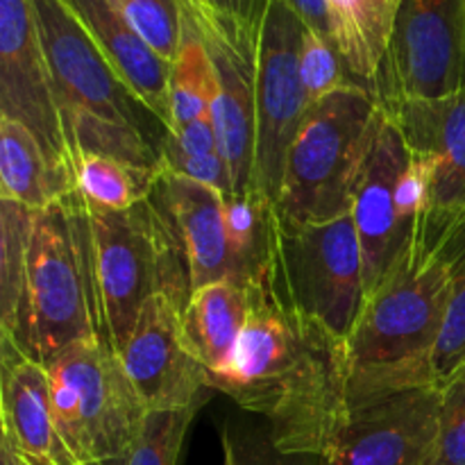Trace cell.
<instances>
[{
    "label": "cell",
    "instance_id": "1",
    "mask_svg": "<svg viewBox=\"0 0 465 465\" xmlns=\"http://www.w3.org/2000/svg\"><path fill=\"white\" fill-rule=\"evenodd\" d=\"M209 372V371H207ZM348 348L322 322L262 298L209 389L266 418L282 452L321 457L350 416Z\"/></svg>",
    "mask_w": 465,
    "mask_h": 465
},
{
    "label": "cell",
    "instance_id": "2",
    "mask_svg": "<svg viewBox=\"0 0 465 465\" xmlns=\"http://www.w3.org/2000/svg\"><path fill=\"white\" fill-rule=\"evenodd\" d=\"M457 227V218L427 212L402 262L366 295L345 339L350 409L436 386L431 363L452 291Z\"/></svg>",
    "mask_w": 465,
    "mask_h": 465
},
{
    "label": "cell",
    "instance_id": "3",
    "mask_svg": "<svg viewBox=\"0 0 465 465\" xmlns=\"http://www.w3.org/2000/svg\"><path fill=\"white\" fill-rule=\"evenodd\" d=\"M68 153H95L162 171L168 127L121 80L64 0H30Z\"/></svg>",
    "mask_w": 465,
    "mask_h": 465
},
{
    "label": "cell",
    "instance_id": "4",
    "mask_svg": "<svg viewBox=\"0 0 465 465\" xmlns=\"http://www.w3.org/2000/svg\"><path fill=\"white\" fill-rule=\"evenodd\" d=\"M9 339L45 366L80 341L103 339L91 266L89 212L77 191L32 212L25 277Z\"/></svg>",
    "mask_w": 465,
    "mask_h": 465
},
{
    "label": "cell",
    "instance_id": "5",
    "mask_svg": "<svg viewBox=\"0 0 465 465\" xmlns=\"http://www.w3.org/2000/svg\"><path fill=\"white\" fill-rule=\"evenodd\" d=\"M86 212L100 327L118 354L153 295H168L182 313L193 286L184 252L150 200L125 212Z\"/></svg>",
    "mask_w": 465,
    "mask_h": 465
},
{
    "label": "cell",
    "instance_id": "6",
    "mask_svg": "<svg viewBox=\"0 0 465 465\" xmlns=\"http://www.w3.org/2000/svg\"><path fill=\"white\" fill-rule=\"evenodd\" d=\"M380 118V98L359 84L318 100L286 154L277 216L295 223L350 216L354 184Z\"/></svg>",
    "mask_w": 465,
    "mask_h": 465
},
{
    "label": "cell",
    "instance_id": "7",
    "mask_svg": "<svg viewBox=\"0 0 465 465\" xmlns=\"http://www.w3.org/2000/svg\"><path fill=\"white\" fill-rule=\"evenodd\" d=\"M268 298L348 339L366 302L363 252L352 216L295 223L275 212Z\"/></svg>",
    "mask_w": 465,
    "mask_h": 465
},
{
    "label": "cell",
    "instance_id": "8",
    "mask_svg": "<svg viewBox=\"0 0 465 465\" xmlns=\"http://www.w3.org/2000/svg\"><path fill=\"white\" fill-rule=\"evenodd\" d=\"M62 439L84 465L125 459L145 420L121 359L104 339L80 341L45 363Z\"/></svg>",
    "mask_w": 465,
    "mask_h": 465
},
{
    "label": "cell",
    "instance_id": "9",
    "mask_svg": "<svg viewBox=\"0 0 465 465\" xmlns=\"http://www.w3.org/2000/svg\"><path fill=\"white\" fill-rule=\"evenodd\" d=\"M427 171L381 107L352 193V221L363 252L366 295L402 262L427 213Z\"/></svg>",
    "mask_w": 465,
    "mask_h": 465
},
{
    "label": "cell",
    "instance_id": "10",
    "mask_svg": "<svg viewBox=\"0 0 465 465\" xmlns=\"http://www.w3.org/2000/svg\"><path fill=\"white\" fill-rule=\"evenodd\" d=\"M304 27L286 0H271L259 30L254 62V191L272 204L280 198L291 143L313 107L300 73Z\"/></svg>",
    "mask_w": 465,
    "mask_h": 465
},
{
    "label": "cell",
    "instance_id": "11",
    "mask_svg": "<svg viewBox=\"0 0 465 465\" xmlns=\"http://www.w3.org/2000/svg\"><path fill=\"white\" fill-rule=\"evenodd\" d=\"M465 89V0H402L377 75L380 103Z\"/></svg>",
    "mask_w": 465,
    "mask_h": 465
},
{
    "label": "cell",
    "instance_id": "12",
    "mask_svg": "<svg viewBox=\"0 0 465 465\" xmlns=\"http://www.w3.org/2000/svg\"><path fill=\"white\" fill-rule=\"evenodd\" d=\"M440 386L400 391L357 409L318 465H425L439 436Z\"/></svg>",
    "mask_w": 465,
    "mask_h": 465
},
{
    "label": "cell",
    "instance_id": "13",
    "mask_svg": "<svg viewBox=\"0 0 465 465\" xmlns=\"http://www.w3.org/2000/svg\"><path fill=\"white\" fill-rule=\"evenodd\" d=\"M0 116L23 123L50 162L73 175L30 0H0Z\"/></svg>",
    "mask_w": 465,
    "mask_h": 465
},
{
    "label": "cell",
    "instance_id": "14",
    "mask_svg": "<svg viewBox=\"0 0 465 465\" xmlns=\"http://www.w3.org/2000/svg\"><path fill=\"white\" fill-rule=\"evenodd\" d=\"M118 359L145 411H180L203 404L209 372L184 348L180 309L168 295L157 293L143 304Z\"/></svg>",
    "mask_w": 465,
    "mask_h": 465
},
{
    "label": "cell",
    "instance_id": "15",
    "mask_svg": "<svg viewBox=\"0 0 465 465\" xmlns=\"http://www.w3.org/2000/svg\"><path fill=\"white\" fill-rule=\"evenodd\" d=\"M427 171V212L465 221V89L381 103Z\"/></svg>",
    "mask_w": 465,
    "mask_h": 465
},
{
    "label": "cell",
    "instance_id": "16",
    "mask_svg": "<svg viewBox=\"0 0 465 465\" xmlns=\"http://www.w3.org/2000/svg\"><path fill=\"white\" fill-rule=\"evenodd\" d=\"M148 200L168 223L184 252L193 291L212 282H239L225 193L162 168Z\"/></svg>",
    "mask_w": 465,
    "mask_h": 465
},
{
    "label": "cell",
    "instance_id": "17",
    "mask_svg": "<svg viewBox=\"0 0 465 465\" xmlns=\"http://www.w3.org/2000/svg\"><path fill=\"white\" fill-rule=\"evenodd\" d=\"M3 440L27 465H84L62 439L50 402L45 368L0 334ZM109 465V463H107Z\"/></svg>",
    "mask_w": 465,
    "mask_h": 465
},
{
    "label": "cell",
    "instance_id": "18",
    "mask_svg": "<svg viewBox=\"0 0 465 465\" xmlns=\"http://www.w3.org/2000/svg\"><path fill=\"white\" fill-rule=\"evenodd\" d=\"M195 25L207 44L213 71H216V98L212 104V118L216 125L221 153L230 166L234 193H252L254 143H257V116H254L257 48L236 44L200 21H195Z\"/></svg>",
    "mask_w": 465,
    "mask_h": 465
},
{
    "label": "cell",
    "instance_id": "19",
    "mask_svg": "<svg viewBox=\"0 0 465 465\" xmlns=\"http://www.w3.org/2000/svg\"><path fill=\"white\" fill-rule=\"evenodd\" d=\"M132 94L171 127V62L159 57L125 21L114 0H64Z\"/></svg>",
    "mask_w": 465,
    "mask_h": 465
},
{
    "label": "cell",
    "instance_id": "20",
    "mask_svg": "<svg viewBox=\"0 0 465 465\" xmlns=\"http://www.w3.org/2000/svg\"><path fill=\"white\" fill-rule=\"evenodd\" d=\"M257 300L262 298L234 280L212 282L195 289L180 313L182 341L191 357L209 372L225 368Z\"/></svg>",
    "mask_w": 465,
    "mask_h": 465
},
{
    "label": "cell",
    "instance_id": "21",
    "mask_svg": "<svg viewBox=\"0 0 465 465\" xmlns=\"http://www.w3.org/2000/svg\"><path fill=\"white\" fill-rule=\"evenodd\" d=\"M75 193V180L48 159L39 139L23 123L0 116V200L39 209Z\"/></svg>",
    "mask_w": 465,
    "mask_h": 465
},
{
    "label": "cell",
    "instance_id": "22",
    "mask_svg": "<svg viewBox=\"0 0 465 465\" xmlns=\"http://www.w3.org/2000/svg\"><path fill=\"white\" fill-rule=\"evenodd\" d=\"M400 3L402 0H327L334 44L350 77L375 95Z\"/></svg>",
    "mask_w": 465,
    "mask_h": 465
},
{
    "label": "cell",
    "instance_id": "23",
    "mask_svg": "<svg viewBox=\"0 0 465 465\" xmlns=\"http://www.w3.org/2000/svg\"><path fill=\"white\" fill-rule=\"evenodd\" d=\"M73 180L82 203L98 212H125L148 200L162 171H145L121 159L95 153H75L71 157Z\"/></svg>",
    "mask_w": 465,
    "mask_h": 465
},
{
    "label": "cell",
    "instance_id": "24",
    "mask_svg": "<svg viewBox=\"0 0 465 465\" xmlns=\"http://www.w3.org/2000/svg\"><path fill=\"white\" fill-rule=\"evenodd\" d=\"M213 98H216V71H213L212 54L193 16L184 7L180 50L171 64V127L189 125L200 118L212 116Z\"/></svg>",
    "mask_w": 465,
    "mask_h": 465
},
{
    "label": "cell",
    "instance_id": "25",
    "mask_svg": "<svg viewBox=\"0 0 465 465\" xmlns=\"http://www.w3.org/2000/svg\"><path fill=\"white\" fill-rule=\"evenodd\" d=\"M32 209L0 200V334H12L25 277Z\"/></svg>",
    "mask_w": 465,
    "mask_h": 465
},
{
    "label": "cell",
    "instance_id": "26",
    "mask_svg": "<svg viewBox=\"0 0 465 465\" xmlns=\"http://www.w3.org/2000/svg\"><path fill=\"white\" fill-rule=\"evenodd\" d=\"M465 368V221L457 227V252L452 266V291H450L448 312L443 330L436 345L431 375L434 384L443 386Z\"/></svg>",
    "mask_w": 465,
    "mask_h": 465
},
{
    "label": "cell",
    "instance_id": "27",
    "mask_svg": "<svg viewBox=\"0 0 465 465\" xmlns=\"http://www.w3.org/2000/svg\"><path fill=\"white\" fill-rule=\"evenodd\" d=\"M200 407L180 411H148L125 454V465H177L186 431Z\"/></svg>",
    "mask_w": 465,
    "mask_h": 465
},
{
    "label": "cell",
    "instance_id": "28",
    "mask_svg": "<svg viewBox=\"0 0 465 465\" xmlns=\"http://www.w3.org/2000/svg\"><path fill=\"white\" fill-rule=\"evenodd\" d=\"M132 30L162 59L173 64L184 30L182 0H114Z\"/></svg>",
    "mask_w": 465,
    "mask_h": 465
},
{
    "label": "cell",
    "instance_id": "29",
    "mask_svg": "<svg viewBox=\"0 0 465 465\" xmlns=\"http://www.w3.org/2000/svg\"><path fill=\"white\" fill-rule=\"evenodd\" d=\"M271 0H182L191 16L248 48H257Z\"/></svg>",
    "mask_w": 465,
    "mask_h": 465
},
{
    "label": "cell",
    "instance_id": "30",
    "mask_svg": "<svg viewBox=\"0 0 465 465\" xmlns=\"http://www.w3.org/2000/svg\"><path fill=\"white\" fill-rule=\"evenodd\" d=\"M300 73L312 104L327 98L334 91L345 89L357 82L350 77L339 48L318 32L304 27L302 48H300Z\"/></svg>",
    "mask_w": 465,
    "mask_h": 465
},
{
    "label": "cell",
    "instance_id": "31",
    "mask_svg": "<svg viewBox=\"0 0 465 465\" xmlns=\"http://www.w3.org/2000/svg\"><path fill=\"white\" fill-rule=\"evenodd\" d=\"M223 465H318V457L282 452L272 443L268 425L227 422L223 430Z\"/></svg>",
    "mask_w": 465,
    "mask_h": 465
},
{
    "label": "cell",
    "instance_id": "32",
    "mask_svg": "<svg viewBox=\"0 0 465 465\" xmlns=\"http://www.w3.org/2000/svg\"><path fill=\"white\" fill-rule=\"evenodd\" d=\"M425 465H465V368L440 386L439 436Z\"/></svg>",
    "mask_w": 465,
    "mask_h": 465
},
{
    "label": "cell",
    "instance_id": "33",
    "mask_svg": "<svg viewBox=\"0 0 465 465\" xmlns=\"http://www.w3.org/2000/svg\"><path fill=\"white\" fill-rule=\"evenodd\" d=\"M162 168L175 175L186 177V180L200 182L212 189L221 191V193H234V184H232V173L227 166L223 153L204 154V157H182V154L162 153Z\"/></svg>",
    "mask_w": 465,
    "mask_h": 465
},
{
    "label": "cell",
    "instance_id": "34",
    "mask_svg": "<svg viewBox=\"0 0 465 465\" xmlns=\"http://www.w3.org/2000/svg\"><path fill=\"white\" fill-rule=\"evenodd\" d=\"M162 153L182 154V157H204V154L221 153L213 118L207 116L189 125L171 127L159 148V154Z\"/></svg>",
    "mask_w": 465,
    "mask_h": 465
},
{
    "label": "cell",
    "instance_id": "35",
    "mask_svg": "<svg viewBox=\"0 0 465 465\" xmlns=\"http://www.w3.org/2000/svg\"><path fill=\"white\" fill-rule=\"evenodd\" d=\"M286 3L291 5V9H293L300 18H302V23L309 30L318 32V35L325 36V39H330L331 44H334V32H331L327 0H286Z\"/></svg>",
    "mask_w": 465,
    "mask_h": 465
},
{
    "label": "cell",
    "instance_id": "36",
    "mask_svg": "<svg viewBox=\"0 0 465 465\" xmlns=\"http://www.w3.org/2000/svg\"><path fill=\"white\" fill-rule=\"evenodd\" d=\"M0 465H27V463L23 461L12 448H9V443H5V440L0 439Z\"/></svg>",
    "mask_w": 465,
    "mask_h": 465
},
{
    "label": "cell",
    "instance_id": "37",
    "mask_svg": "<svg viewBox=\"0 0 465 465\" xmlns=\"http://www.w3.org/2000/svg\"><path fill=\"white\" fill-rule=\"evenodd\" d=\"M109 465H125V459H118V461H112Z\"/></svg>",
    "mask_w": 465,
    "mask_h": 465
}]
</instances>
